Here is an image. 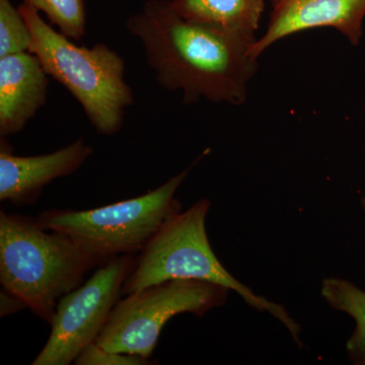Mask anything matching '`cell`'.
Instances as JSON below:
<instances>
[{
  "label": "cell",
  "mask_w": 365,
  "mask_h": 365,
  "mask_svg": "<svg viewBox=\"0 0 365 365\" xmlns=\"http://www.w3.org/2000/svg\"><path fill=\"white\" fill-rule=\"evenodd\" d=\"M126 29L143 45L158 85L181 91L184 104L246 101L258 69L253 42L184 18L170 0H148L127 19Z\"/></svg>",
  "instance_id": "1"
},
{
  "label": "cell",
  "mask_w": 365,
  "mask_h": 365,
  "mask_svg": "<svg viewBox=\"0 0 365 365\" xmlns=\"http://www.w3.org/2000/svg\"><path fill=\"white\" fill-rule=\"evenodd\" d=\"M103 264L81 242L45 230L37 218L0 213V282L47 323L59 300Z\"/></svg>",
  "instance_id": "2"
},
{
  "label": "cell",
  "mask_w": 365,
  "mask_h": 365,
  "mask_svg": "<svg viewBox=\"0 0 365 365\" xmlns=\"http://www.w3.org/2000/svg\"><path fill=\"white\" fill-rule=\"evenodd\" d=\"M19 9L32 33L30 52L48 76L78 101L98 134L112 136L121 130L125 109L135 103L125 81L124 59L104 43L91 48L74 44L39 11L23 4Z\"/></svg>",
  "instance_id": "3"
},
{
  "label": "cell",
  "mask_w": 365,
  "mask_h": 365,
  "mask_svg": "<svg viewBox=\"0 0 365 365\" xmlns=\"http://www.w3.org/2000/svg\"><path fill=\"white\" fill-rule=\"evenodd\" d=\"M209 208L208 199H202L168 220L135 259L122 287V295L173 279L215 283L237 292L255 309L272 314L287 327L295 342L302 345L299 327L284 307L255 294L218 260L206 232Z\"/></svg>",
  "instance_id": "4"
},
{
  "label": "cell",
  "mask_w": 365,
  "mask_h": 365,
  "mask_svg": "<svg viewBox=\"0 0 365 365\" xmlns=\"http://www.w3.org/2000/svg\"><path fill=\"white\" fill-rule=\"evenodd\" d=\"M191 168L162 186L135 198L88 210L51 209L41 213L43 228L71 235L103 263L123 255L140 253L173 216L181 212L175 194Z\"/></svg>",
  "instance_id": "5"
},
{
  "label": "cell",
  "mask_w": 365,
  "mask_h": 365,
  "mask_svg": "<svg viewBox=\"0 0 365 365\" xmlns=\"http://www.w3.org/2000/svg\"><path fill=\"white\" fill-rule=\"evenodd\" d=\"M230 290L207 281L173 279L118 300L96 344L150 359L163 327L180 314L203 316L225 304Z\"/></svg>",
  "instance_id": "6"
},
{
  "label": "cell",
  "mask_w": 365,
  "mask_h": 365,
  "mask_svg": "<svg viewBox=\"0 0 365 365\" xmlns=\"http://www.w3.org/2000/svg\"><path fill=\"white\" fill-rule=\"evenodd\" d=\"M135 264L123 255L98 266L85 284L59 300L49 339L32 365H69L97 341Z\"/></svg>",
  "instance_id": "7"
},
{
  "label": "cell",
  "mask_w": 365,
  "mask_h": 365,
  "mask_svg": "<svg viewBox=\"0 0 365 365\" xmlns=\"http://www.w3.org/2000/svg\"><path fill=\"white\" fill-rule=\"evenodd\" d=\"M365 0H274L267 29L252 45L258 59L278 41L318 28H333L357 45L362 37Z\"/></svg>",
  "instance_id": "8"
},
{
  "label": "cell",
  "mask_w": 365,
  "mask_h": 365,
  "mask_svg": "<svg viewBox=\"0 0 365 365\" xmlns=\"http://www.w3.org/2000/svg\"><path fill=\"white\" fill-rule=\"evenodd\" d=\"M83 138L66 148L42 155L19 157L1 137L0 143V200L14 205H31L48 184L71 176L93 155Z\"/></svg>",
  "instance_id": "9"
},
{
  "label": "cell",
  "mask_w": 365,
  "mask_h": 365,
  "mask_svg": "<svg viewBox=\"0 0 365 365\" xmlns=\"http://www.w3.org/2000/svg\"><path fill=\"white\" fill-rule=\"evenodd\" d=\"M49 76L31 52L0 57V135L23 130L47 101Z\"/></svg>",
  "instance_id": "10"
},
{
  "label": "cell",
  "mask_w": 365,
  "mask_h": 365,
  "mask_svg": "<svg viewBox=\"0 0 365 365\" xmlns=\"http://www.w3.org/2000/svg\"><path fill=\"white\" fill-rule=\"evenodd\" d=\"M188 20L232 34L255 43L265 0H170Z\"/></svg>",
  "instance_id": "11"
},
{
  "label": "cell",
  "mask_w": 365,
  "mask_h": 365,
  "mask_svg": "<svg viewBox=\"0 0 365 365\" xmlns=\"http://www.w3.org/2000/svg\"><path fill=\"white\" fill-rule=\"evenodd\" d=\"M321 292L329 306L354 319V331L346 343V350L353 364L365 365L364 290L349 281L328 278L322 283Z\"/></svg>",
  "instance_id": "12"
},
{
  "label": "cell",
  "mask_w": 365,
  "mask_h": 365,
  "mask_svg": "<svg viewBox=\"0 0 365 365\" xmlns=\"http://www.w3.org/2000/svg\"><path fill=\"white\" fill-rule=\"evenodd\" d=\"M23 4L44 14L52 26L71 40H81L86 33L85 0H23Z\"/></svg>",
  "instance_id": "13"
},
{
  "label": "cell",
  "mask_w": 365,
  "mask_h": 365,
  "mask_svg": "<svg viewBox=\"0 0 365 365\" xmlns=\"http://www.w3.org/2000/svg\"><path fill=\"white\" fill-rule=\"evenodd\" d=\"M33 37L20 9L0 0V57L30 52Z\"/></svg>",
  "instance_id": "14"
},
{
  "label": "cell",
  "mask_w": 365,
  "mask_h": 365,
  "mask_svg": "<svg viewBox=\"0 0 365 365\" xmlns=\"http://www.w3.org/2000/svg\"><path fill=\"white\" fill-rule=\"evenodd\" d=\"M150 359L139 355L110 351L93 343L88 345L74 361L76 365H150Z\"/></svg>",
  "instance_id": "15"
},
{
  "label": "cell",
  "mask_w": 365,
  "mask_h": 365,
  "mask_svg": "<svg viewBox=\"0 0 365 365\" xmlns=\"http://www.w3.org/2000/svg\"><path fill=\"white\" fill-rule=\"evenodd\" d=\"M26 304L21 297L2 287L0 292V316L6 317L9 314L19 313L26 309Z\"/></svg>",
  "instance_id": "16"
},
{
  "label": "cell",
  "mask_w": 365,
  "mask_h": 365,
  "mask_svg": "<svg viewBox=\"0 0 365 365\" xmlns=\"http://www.w3.org/2000/svg\"><path fill=\"white\" fill-rule=\"evenodd\" d=\"M361 205H362V207H364V209L365 210V197H364V198L361 199Z\"/></svg>",
  "instance_id": "17"
},
{
  "label": "cell",
  "mask_w": 365,
  "mask_h": 365,
  "mask_svg": "<svg viewBox=\"0 0 365 365\" xmlns=\"http://www.w3.org/2000/svg\"><path fill=\"white\" fill-rule=\"evenodd\" d=\"M270 1H271V2H273V1H274V0H270Z\"/></svg>",
  "instance_id": "18"
}]
</instances>
